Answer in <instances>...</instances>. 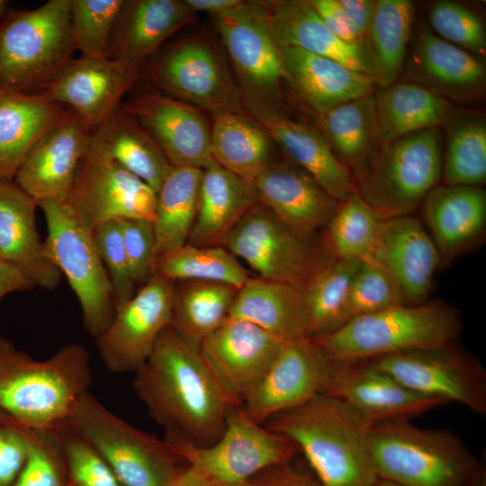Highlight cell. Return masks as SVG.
Listing matches in <instances>:
<instances>
[{
	"label": "cell",
	"instance_id": "d4e9b609",
	"mask_svg": "<svg viewBox=\"0 0 486 486\" xmlns=\"http://www.w3.org/2000/svg\"><path fill=\"white\" fill-rule=\"evenodd\" d=\"M405 73L408 81L456 101L482 96L486 82L481 58L442 40L428 27H422L416 38Z\"/></svg>",
	"mask_w": 486,
	"mask_h": 486
},
{
	"label": "cell",
	"instance_id": "9f6ffc18",
	"mask_svg": "<svg viewBox=\"0 0 486 486\" xmlns=\"http://www.w3.org/2000/svg\"><path fill=\"white\" fill-rule=\"evenodd\" d=\"M245 486H325L292 462L267 468L250 478Z\"/></svg>",
	"mask_w": 486,
	"mask_h": 486
},
{
	"label": "cell",
	"instance_id": "30bf717a",
	"mask_svg": "<svg viewBox=\"0 0 486 486\" xmlns=\"http://www.w3.org/2000/svg\"><path fill=\"white\" fill-rule=\"evenodd\" d=\"M164 440L182 461L222 486H245L262 471L292 462L299 451L291 440L254 420L242 405L230 411L224 431L210 446L175 434H166Z\"/></svg>",
	"mask_w": 486,
	"mask_h": 486
},
{
	"label": "cell",
	"instance_id": "8fae6325",
	"mask_svg": "<svg viewBox=\"0 0 486 486\" xmlns=\"http://www.w3.org/2000/svg\"><path fill=\"white\" fill-rule=\"evenodd\" d=\"M258 202L228 234L222 246L257 277L303 288L325 264L309 240Z\"/></svg>",
	"mask_w": 486,
	"mask_h": 486
},
{
	"label": "cell",
	"instance_id": "f5cc1de1",
	"mask_svg": "<svg viewBox=\"0 0 486 486\" xmlns=\"http://www.w3.org/2000/svg\"><path fill=\"white\" fill-rule=\"evenodd\" d=\"M122 240L131 277L138 289L155 274L157 240L151 220H120Z\"/></svg>",
	"mask_w": 486,
	"mask_h": 486
},
{
	"label": "cell",
	"instance_id": "603a6c76",
	"mask_svg": "<svg viewBox=\"0 0 486 486\" xmlns=\"http://www.w3.org/2000/svg\"><path fill=\"white\" fill-rule=\"evenodd\" d=\"M87 141L88 134L72 112L29 148L14 181L37 203L45 200L67 202Z\"/></svg>",
	"mask_w": 486,
	"mask_h": 486
},
{
	"label": "cell",
	"instance_id": "7a4b0ae2",
	"mask_svg": "<svg viewBox=\"0 0 486 486\" xmlns=\"http://www.w3.org/2000/svg\"><path fill=\"white\" fill-rule=\"evenodd\" d=\"M265 423L302 452L325 486H371L378 479L370 453L374 424L339 399L321 393Z\"/></svg>",
	"mask_w": 486,
	"mask_h": 486
},
{
	"label": "cell",
	"instance_id": "2e32d148",
	"mask_svg": "<svg viewBox=\"0 0 486 486\" xmlns=\"http://www.w3.org/2000/svg\"><path fill=\"white\" fill-rule=\"evenodd\" d=\"M175 282L157 274L115 309L107 329L97 338L100 356L108 370L136 372L149 356L161 332L170 326Z\"/></svg>",
	"mask_w": 486,
	"mask_h": 486
},
{
	"label": "cell",
	"instance_id": "94428289",
	"mask_svg": "<svg viewBox=\"0 0 486 486\" xmlns=\"http://www.w3.org/2000/svg\"><path fill=\"white\" fill-rule=\"evenodd\" d=\"M187 6L194 12L210 13L213 16L238 5L239 0H185Z\"/></svg>",
	"mask_w": 486,
	"mask_h": 486
},
{
	"label": "cell",
	"instance_id": "db71d44e",
	"mask_svg": "<svg viewBox=\"0 0 486 486\" xmlns=\"http://www.w3.org/2000/svg\"><path fill=\"white\" fill-rule=\"evenodd\" d=\"M30 430L0 411V486H12L25 464Z\"/></svg>",
	"mask_w": 486,
	"mask_h": 486
},
{
	"label": "cell",
	"instance_id": "4316f807",
	"mask_svg": "<svg viewBox=\"0 0 486 486\" xmlns=\"http://www.w3.org/2000/svg\"><path fill=\"white\" fill-rule=\"evenodd\" d=\"M195 20L184 1H125L113 27L109 57L139 68L167 38Z\"/></svg>",
	"mask_w": 486,
	"mask_h": 486
},
{
	"label": "cell",
	"instance_id": "e0dca14e",
	"mask_svg": "<svg viewBox=\"0 0 486 486\" xmlns=\"http://www.w3.org/2000/svg\"><path fill=\"white\" fill-rule=\"evenodd\" d=\"M333 361L312 339L284 342L274 361L242 401L246 412L264 424L323 393Z\"/></svg>",
	"mask_w": 486,
	"mask_h": 486
},
{
	"label": "cell",
	"instance_id": "9c48e42d",
	"mask_svg": "<svg viewBox=\"0 0 486 486\" xmlns=\"http://www.w3.org/2000/svg\"><path fill=\"white\" fill-rule=\"evenodd\" d=\"M38 206L46 220L47 254L76 295L86 330L97 338L113 319L115 300L93 231L78 221L66 202L45 200Z\"/></svg>",
	"mask_w": 486,
	"mask_h": 486
},
{
	"label": "cell",
	"instance_id": "11a10c76",
	"mask_svg": "<svg viewBox=\"0 0 486 486\" xmlns=\"http://www.w3.org/2000/svg\"><path fill=\"white\" fill-rule=\"evenodd\" d=\"M308 2L337 37L346 43L368 49L366 40L338 0H311Z\"/></svg>",
	"mask_w": 486,
	"mask_h": 486
},
{
	"label": "cell",
	"instance_id": "6f0895ef",
	"mask_svg": "<svg viewBox=\"0 0 486 486\" xmlns=\"http://www.w3.org/2000/svg\"><path fill=\"white\" fill-rule=\"evenodd\" d=\"M347 13L360 34L366 40L373 14L374 1L338 0Z\"/></svg>",
	"mask_w": 486,
	"mask_h": 486
},
{
	"label": "cell",
	"instance_id": "c3c4849f",
	"mask_svg": "<svg viewBox=\"0 0 486 486\" xmlns=\"http://www.w3.org/2000/svg\"><path fill=\"white\" fill-rule=\"evenodd\" d=\"M432 32L442 40L472 54L486 52V32L480 16L450 1L434 3L428 10Z\"/></svg>",
	"mask_w": 486,
	"mask_h": 486
},
{
	"label": "cell",
	"instance_id": "83f0119b",
	"mask_svg": "<svg viewBox=\"0 0 486 486\" xmlns=\"http://www.w3.org/2000/svg\"><path fill=\"white\" fill-rule=\"evenodd\" d=\"M257 122L295 166L341 202L354 191V178L324 135L268 108L252 109Z\"/></svg>",
	"mask_w": 486,
	"mask_h": 486
},
{
	"label": "cell",
	"instance_id": "03108f58",
	"mask_svg": "<svg viewBox=\"0 0 486 486\" xmlns=\"http://www.w3.org/2000/svg\"><path fill=\"white\" fill-rule=\"evenodd\" d=\"M67 486H73V485L70 482H68Z\"/></svg>",
	"mask_w": 486,
	"mask_h": 486
},
{
	"label": "cell",
	"instance_id": "6125c7cd",
	"mask_svg": "<svg viewBox=\"0 0 486 486\" xmlns=\"http://www.w3.org/2000/svg\"><path fill=\"white\" fill-rule=\"evenodd\" d=\"M471 486H486V476L482 470Z\"/></svg>",
	"mask_w": 486,
	"mask_h": 486
},
{
	"label": "cell",
	"instance_id": "d590c367",
	"mask_svg": "<svg viewBox=\"0 0 486 486\" xmlns=\"http://www.w3.org/2000/svg\"><path fill=\"white\" fill-rule=\"evenodd\" d=\"M382 143L404 135L446 124L451 106L443 96L411 82L394 83L374 94Z\"/></svg>",
	"mask_w": 486,
	"mask_h": 486
},
{
	"label": "cell",
	"instance_id": "ee69618b",
	"mask_svg": "<svg viewBox=\"0 0 486 486\" xmlns=\"http://www.w3.org/2000/svg\"><path fill=\"white\" fill-rule=\"evenodd\" d=\"M442 173L448 185L479 186L486 181V124L474 114L451 115Z\"/></svg>",
	"mask_w": 486,
	"mask_h": 486
},
{
	"label": "cell",
	"instance_id": "52a82bcc",
	"mask_svg": "<svg viewBox=\"0 0 486 486\" xmlns=\"http://www.w3.org/2000/svg\"><path fill=\"white\" fill-rule=\"evenodd\" d=\"M442 152L438 128L382 143L356 172L354 190L382 219L410 215L439 180Z\"/></svg>",
	"mask_w": 486,
	"mask_h": 486
},
{
	"label": "cell",
	"instance_id": "ac0fdd59",
	"mask_svg": "<svg viewBox=\"0 0 486 486\" xmlns=\"http://www.w3.org/2000/svg\"><path fill=\"white\" fill-rule=\"evenodd\" d=\"M155 141L172 166L205 169L216 165L211 128L199 111L158 93H144L121 104Z\"/></svg>",
	"mask_w": 486,
	"mask_h": 486
},
{
	"label": "cell",
	"instance_id": "5bb4252c",
	"mask_svg": "<svg viewBox=\"0 0 486 486\" xmlns=\"http://www.w3.org/2000/svg\"><path fill=\"white\" fill-rule=\"evenodd\" d=\"M451 345L402 351L369 361L415 392L447 403L458 402L485 415V373Z\"/></svg>",
	"mask_w": 486,
	"mask_h": 486
},
{
	"label": "cell",
	"instance_id": "5b68a950",
	"mask_svg": "<svg viewBox=\"0 0 486 486\" xmlns=\"http://www.w3.org/2000/svg\"><path fill=\"white\" fill-rule=\"evenodd\" d=\"M461 331L454 310L440 303L400 304L350 320L314 340L332 360L356 362L447 346Z\"/></svg>",
	"mask_w": 486,
	"mask_h": 486
},
{
	"label": "cell",
	"instance_id": "1f68e13d",
	"mask_svg": "<svg viewBox=\"0 0 486 486\" xmlns=\"http://www.w3.org/2000/svg\"><path fill=\"white\" fill-rule=\"evenodd\" d=\"M258 202L253 183L218 164L202 169L198 212L187 243L222 246L228 234Z\"/></svg>",
	"mask_w": 486,
	"mask_h": 486
},
{
	"label": "cell",
	"instance_id": "4dcf8cb0",
	"mask_svg": "<svg viewBox=\"0 0 486 486\" xmlns=\"http://www.w3.org/2000/svg\"><path fill=\"white\" fill-rule=\"evenodd\" d=\"M72 112L41 94L0 85V181L14 180L29 148Z\"/></svg>",
	"mask_w": 486,
	"mask_h": 486
},
{
	"label": "cell",
	"instance_id": "be15d7a7",
	"mask_svg": "<svg viewBox=\"0 0 486 486\" xmlns=\"http://www.w3.org/2000/svg\"><path fill=\"white\" fill-rule=\"evenodd\" d=\"M371 486H402L393 482L383 479H377Z\"/></svg>",
	"mask_w": 486,
	"mask_h": 486
},
{
	"label": "cell",
	"instance_id": "7402d4cb",
	"mask_svg": "<svg viewBox=\"0 0 486 486\" xmlns=\"http://www.w3.org/2000/svg\"><path fill=\"white\" fill-rule=\"evenodd\" d=\"M440 254L421 223L404 215L383 219L366 259L381 267L393 282L404 305L424 303Z\"/></svg>",
	"mask_w": 486,
	"mask_h": 486
},
{
	"label": "cell",
	"instance_id": "44dd1931",
	"mask_svg": "<svg viewBox=\"0 0 486 486\" xmlns=\"http://www.w3.org/2000/svg\"><path fill=\"white\" fill-rule=\"evenodd\" d=\"M284 341L249 321L228 317L199 351L225 391L242 404Z\"/></svg>",
	"mask_w": 486,
	"mask_h": 486
},
{
	"label": "cell",
	"instance_id": "60d3db41",
	"mask_svg": "<svg viewBox=\"0 0 486 486\" xmlns=\"http://www.w3.org/2000/svg\"><path fill=\"white\" fill-rule=\"evenodd\" d=\"M413 17L409 0L374 1L367 47L380 88L394 84L403 70Z\"/></svg>",
	"mask_w": 486,
	"mask_h": 486
},
{
	"label": "cell",
	"instance_id": "4fadbf2b",
	"mask_svg": "<svg viewBox=\"0 0 486 486\" xmlns=\"http://www.w3.org/2000/svg\"><path fill=\"white\" fill-rule=\"evenodd\" d=\"M157 193L87 141L67 201L89 230L114 220L153 221Z\"/></svg>",
	"mask_w": 486,
	"mask_h": 486
},
{
	"label": "cell",
	"instance_id": "ba28073f",
	"mask_svg": "<svg viewBox=\"0 0 486 486\" xmlns=\"http://www.w3.org/2000/svg\"><path fill=\"white\" fill-rule=\"evenodd\" d=\"M68 423L103 456L122 486H168L182 461L163 439L109 410L90 392L77 401Z\"/></svg>",
	"mask_w": 486,
	"mask_h": 486
},
{
	"label": "cell",
	"instance_id": "484cf974",
	"mask_svg": "<svg viewBox=\"0 0 486 486\" xmlns=\"http://www.w3.org/2000/svg\"><path fill=\"white\" fill-rule=\"evenodd\" d=\"M38 203L14 180L0 181V260L34 286L55 289L61 273L49 257L35 222Z\"/></svg>",
	"mask_w": 486,
	"mask_h": 486
},
{
	"label": "cell",
	"instance_id": "f546056e",
	"mask_svg": "<svg viewBox=\"0 0 486 486\" xmlns=\"http://www.w3.org/2000/svg\"><path fill=\"white\" fill-rule=\"evenodd\" d=\"M265 3L274 37L280 48H298L374 76L368 49L346 43L337 37L308 1Z\"/></svg>",
	"mask_w": 486,
	"mask_h": 486
},
{
	"label": "cell",
	"instance_id": "9a60e30c",
	"mask_svg": "<svg viewBox=\"0 0 486 486\" xmlns=\"http://www.w3.org/2000/svg\"><path fill=\"white\" fill-rule=\"evenodd\" d=\"M170 95L214 113L240 112L239 92L220 53L207 40L184 39L166 49L150 67Z\"/></svg>",
	"mask_w": 486,
	"mask_h": 486
},
{
	"label": "cell",
	"instance_id": "f1b7e54d",
	"mask_svg": "<svg viewBox=\"0 0 486 486\" xmlns=\"http://www.w3.org/2000/svg\"><path fill=\"white\" fill-rule=\"evenodd\" d=\"M285 81L318 114L373 93L371 75L298 48H280Z\"/></svg>",
	"mask_w": 486,
	"mask_h": 486
},
{
	"label": "cell",
	"instance_id": "f907efd6",
	"mask_svg": "<svg viewBox=\"0 0 486 486\" xmlns=\"http://www.w3.org/2000/svg\"><path fill=\"white\" fill-rule=\"evenodd\" d=\"M68 482L54 428H31L29 454L12 486H67Z\"/></svg>",
	"mask_w": 486,
	"mask_h": 486
},
{
	"label": "cell",
	"instance_id": "7bdbcfd3",
	"mask_svg": "<svg viewBox=\"0 0 486 486\" xmlns=\"http://www.w3.org/2000/svg\"><path fill=\"white\" fill-rule=\"evenodd\" d=\"M155 274L172 282H216L238 289L249 278L240 260L225 247H199L189 243L158 256Z\"/></svg>",
	"mask_w": 486,
	"mask_h": 486
},
{
	"label": "cell",
	"instance_id": "e575fe53",
	"mask_svg": "<svg viewBox=\"0 0 486 486\" xmlns=\"http://www.w3.org/2000/svg\"><path fill=\"white\" fill-rule=\"evenodd\" d=\"M88 141L156 193L172 168L155 141L121 106L88 134Z\"/></svg>",
	"mask_w": 486,
	"mask_h": 486
},
{
	"label": "cell",
	"instance_id": "b9f144b4",
	"mask_svg": "<svg viewBox=\"0 0 486 486\" xmlns=\"http://www.w3.org/2000/svg\"><path fill=\"white\" fill-rule=\"evenodd\" d=\"M362 260L335 258L325 264L303 289L305 334L326 337L346 323L345 306L351 281Z\"/></svg>",
	"mask_w": 486,
	"mask_h": 486
},
{
	"label": "cell",
	"instance_id": "74e56055",
	"mask_svg": "<svg viewBox=\"0 0 486 486\" xmlns=\"http://www.w3.org/2000/svg\"><path fill=\"white\" fill-rule=\"evenodd\" d=\"M326 139L340 161L355 172L364 167L382 144L374 93L318 114Z\"/></svg>",
	"mask_w": 486,
	"mask_h": 486
},
{
	"label": "cell",
	"instance_id": "836d02e7",
	"mask_svg": "<svg viewBox=\"0 0 486 486\" xmlns=\"http://www.w3.org/2000/svg\"><path fill=\"white\" fill-rule=\"evenodd\" d=\"M423 212L439 254L454 255L482 230L486 195L479 186L434 187L424 199Z\"/></svg>",
	"mask_w": 486,
	"mask_h": 486
},
{
	"label": "cell",
	"instance_id": "f35d334b",
	"mask_svg": "<svg viewBox=\"0 0 486 486\" xmlns=\"http://www.w3.org/2000/svg\"><path fill=\"white\" fill-rule=\"evenodd\" d=\"M202 169L172 166L159 190L153 225L158 257L187 243L196 219Z\"/></svg>",
	"mask_w": 486,
	"mask_h": 486
},
{
	"label": "cell",
	"instance_id": "d6986e66",
	"mask_svg": "<svg viewBox=\"0 0 486 486\" xmlns=\"http://www.w3.org/2000/svg\"><path fill=\"white\" fill-rule=\"evenodd\" d=\"M332 361L323 394L339 399L373 424L410 420L447 403L410 390L369 360Z\"/></svg>",
	"mask_w": 486,
	"mask_h": 486
},
{
	"label": "cell",
	"instance_id": "91938a15",
	"mask_svg": "<svg viewBox=\"0 0 486 486\" xmlns=\"http://www.w3.org/2000/svg\"><path fill=\"white\" fill-rule=\"evenodd\" d=\"M168 486H222L201 468L187 464Z\"/></svg>",
	"mask_w": 486,
	"mask_h": 486
},
{
	"label": "cell",
	"instance_id": "681fc988",
	"mask_svg": "<svg viewBox=\"0 0 486 486\" xmlns=\"http://www.w3.org/2000/svg\"><path fill=\"white\" fill-rule=\"evenodd\" d=\"M400 304V297L389 275L377 265L363 260L347 292L346 322Z\"/></svg>",
	"mask_w": 486,
	"mask_h": 486
},
{
	"label": "cell",
	"instance_id": "680465c9",
	"mask_svg": "<svg viewBox=\"0 0 486 486\" xmlns=\"http://www.w3.org/2000/svg\"><path fill=\"white\" fill-rule=\"evenodd\" d=\"M33 287V284L19 270L0 260V301L7 294Z\"/></svg>",
	"mask_w": 486,
	"mask_h": 486
},
{
	"label": "cell",
	"instance_id": "8992f818",
	"mask_svg": "<svg viewBox=\"0 0 486 486\" xmlns=\"http://www.w3.org/2000/svg\"><path fill=\"white\" fill-rule=\"evenodd\" d=\"M71 0H50L0 21V85L41 94L73 59Z\"/></svg>",
	"mask_w": 486,
	"mask_h": 486
},
{
	"label": "cell",
	"instance_id": "3957f363",
	"mask_svg": "<svg viewBox=\"0 0 486 486\" xmlns=\"http://www.w3.org/2000/svg\"><path fill=\"white\" fill-rule=\"evenodd\" d=\"M92 382L89 354L69 343L36 360L0 337V411L32 429L67 421Z\"/></svg>",
	"mask_w": 486,
	"mask_h": 486
},
{
	"label": "cell",
	"instance_id": "8d00e7d4",
	"mask_svg": "<svg viewBox=\"0 0 486 486\" xmlns=\"http://www.w3.org/2000/svg\"><path fill=\"white\" fill-rule=\"evenodd\" d=\"M274 141L257 122L240 112L215 116L211 148L216 164L253 183L272 162Z\"/></svg>",
	"mask_w": 486,
	"mask_h": 486
},
{
	"label": "cell",
	"instance_id": "ffe728a7",
	"mask_svg": "<svg viewBox=\"0 0 486 486\" xmlns=\"http://www.w3.org/2000/svg\"><path fill=\"white\" fill-rule=\"evenodd\" d=\"M138 70L110 57L80 56L73 58L41 94L69 106L89 134L121 106Z\"/></svg>",
	"mask_w": 486,
	"mask_h": 486
},
{
	"label": "cell",
	"instance_id": "cb8c5ba5",
	"mask_svg": "<svg viewBox=\"0 0 486 486\" xmlns=\"http://www.w3.org/2000/svg\"><path fill=\"white\" fill-rule=\"evenodd\" d=\"M253 184L259 202L306 238L328 225L340 202L292 164L272 163L256 176Z\"/></svg>",
	"mask_w": 486,
	"mask_h": 486
},
{
	"label": "cell",
	"instance_id": "7c38bea8",
	"mask_svg": "<svg viewBox=\"0 0 486 486\" xmlns=\"http://www.w3.org/2000/svg\"><path fill=\"white\" fill-rule=\"evenodd\" d=\"M214 18L249 106L266 108L285 81L266 3L241 1Z\"/></svg>",
	"mask_w": 486,
	"mask_h": 486
},
{
	"label": "cell",
	"instance_id": "d6a6232c",
	"mask_svg": "<svg viewBox=\"0 0 486 486\" xmlns=\"http://www.w3.org/2000/svg\"><path fill=\"white\" fill-rule=\"evenodd\" d=\"M229 317L249 321L285 341L304 337L303 289L284 282L249 277L238 289Z\"/></svg>",
	"mask_w": 486,
	"mask_h": 486
},
{
	"label": "cell",
	"instance_id": "816d5d0a",
	"mask_svg": "<svg viewBox=\"0 0 486 486\" xmlns=\"http://www.w3.org/2000/svg\"><path fill=\"white\" fill-rule=\"evenodd\" d=\"M93 237L112 287L116 309L138 291L130 274L120 220L99 225L93 230Z\"/></svg>",
	"mask_w": 486,
	"mask_h": 486
},
{
	"label": "cell",
	"instance_id": "277c9868",
	"mask_svg": "<svg viewBox=\"0 0 486 486\" xmlns=\"http://www.w3.org/2000/svg\"><path fill=\"white\" fill-rule=\"evenodd\" d=\"M370 453L377 477L402 486H471L482 472L454 433L408 419L374 424Z\"/></svg>",
	"mask_w": 486,
	"mask_h": 486
},
{
	"label": "cell",
	"instance_id": "6da1fadb",
	"mask_svg": "<svg viewBox=\"0 0 486 486\" xmlns=\"http://www.w3.org/2000/svg\"><path fill=\"white\" fill-rule=\"evenodd\" d=\"M135 374L137 396L166 434L199 446L220 438L230 411L242 405L225 391L199 349L170 326Z\"/></svg>",
	"mask_w": 486,
	"mask_h": 486
},
{
	"label": "cell",
	"instance_id": "7dc6e473",
	"mask_svg": "<svg viewBox=\"0 0 486 486\" xmlns=\"http://www.w3.org/2000/svg\"><path fill=\"white\" fill-rule=\"evenodd\" d=\"M54 430L73 486H122L99 452L68 420Z\"/></svg>",
	"mask_w": 486,
	"mask_h": 486
},
{
	"label": "cell",
	"instance_id": "ab89813d",
	"mask_svg": "<svg viewBox=\"0 0 486 486\" xmlns=\"http://www.w3.org/2000/svg\"><path fill=\"white\" fill-rule=\"evenodd\" d=\"M238 288L207 281L175 282L170 327L191 346L202 342L228 317Z\"/></svg>",
	"mask_w": 486,
	"mask_h": 486
},
{
	"label": "cell",
	"instance_id": "e7e4bbea",
	"mask_svg": "<svg viewBox=\"0 0 486 486\" xmlns=\"http://www.w3.org/2000/svg\"><path fill=\"white\" fill-rule=\"evenodd\" d=\"M7 2L0 0V19L4 14L5 9H6Z\"/></svg>",
	"mask_w": 486,
	"mask_h": 486
},
{
	"label": "cell",
	"instance_id": "f6af8a7d",
	"mask_svg": "<svg viewBox=\"0 0 486 486\" xmlns=\"http://www.w3.org/2000/svg\"><path fill=\"white\" fill-rule=\"evenodd\" d=\"M383 219L354 190L328 223V242L338 259L366 260Z\"/></svg>",
	"mask_w": 486,
	"mask_h": 486
},
{
	"label": "cell",
	"instance_id": "bcb514c9",
	"mask_svg": "<svg viewBox=\"0 0 486 486\" xmlns=\"http://www.w3.org/2000/svg\"><path fill=\"white\" fill-rule=\"evenodd\" d=\"M124 2L71 0V38L80 56L109 57L112 33Z\"/></svg>",
	"mask_w": 486,
	"mask_h": 486
}]
</instances>
